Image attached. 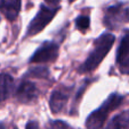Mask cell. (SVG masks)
I'll list each match as a JSON object with an SVG mask.
<instances>
[{
    "label": "cell",
    "instance_id": "6da1fadb",
    "mask_svg": "<svg viewBox=\"0 0 129 129\" xmlns=\"http://www.w3.org/2000/svg\"><path fill=\"white\" fill-rule=\"evenodd\" d=\"M114 43V35L110 33H104L98 38L94 42V48L89 53L88 58L86 59L83 66L80 67V73H91L94 69L99 67V64L102 62L109 51L111 50L112 45Z\"/></svg>",
    "mask_w": 129,
    "mask_h": 129
},
{
    "label": "cell",
    "instance_id": "7a4b0ae2",
    "mask_svg": "<svg viewBox=\"0 0 129 129\" xmlns=\"http://www.w3.org/2000/svg\"><path fill=\"white\" fill-rule=\"evenodd\" d=\"M123 98L118 94H112L105 100V102L101 105L99 109L92 112L86 120V128L87 129H101L104 125L105 120L110 112L119 107L122 103Z\"/></svg>",
    "mask_w": 129,
    "mask_h": 129
},
{
    "label": "cell",
    "instance_id": "3957f363",
    "mask_svg": "<svg viewBox=\"0 0 129 129\" xmlns=\"http://www.w3.org/2000/svg\"><path fill=\"white\" fill-rule=\"evenodd\" d=\"M129 22V8L123 4H117L105 10L103 23L110 29H117Z\"/></svg>",
    "mask_w": 129,
    "mask_h": 129
},
{
    "label": "cell",
    "instance_id": "277c9868",
    "mask_svg": "<svg viewBox=\"0 0 129 129\" xmlns=\"http://www.w3.org/2000/svg\"><path fill=\"white\" fill-rule=\"evenodd\" d=\"M58 10H59L58 6L48 7V6H44V5H41L40 10L38 11L35 17L32 19L31 24L28 25L26 36L36 35V34H39L41 31H43V29L45 28V26L54 18V16L57 15Z\"/></svg>",
    "mask_w": 129,
    "mask_h": 129
},
{
    "label": "cell",
    "instance_id": "5b68a950",
    "mask_svg": "<svg viewBox=\"0 0 129 129\" xmlns=\"http://www.w3.org/2000/svg\"><path fill=\"white\" fill-rule=\"evenodd\" d=\"M59 47L54 42H44L29 59L31 63H47L53 62L58 58Z\"/></svg>",
    "mask_w": 129,
    "mask_h": 129
},
{
    "label": "cell",
    "instance_id": "8992f818",
    "mask_svg": "<svg viewBox=\"0 0 129 129\" xmlns=\"http://www.w3.org/2000/svg\"><path fill=\"white\" fill-rule=\"evenodd\" d=\"M117 63L121 73L129 74V31H126L117 51Z\"/></svg>",
    "mask_w": 129,
    "mask_h": 129
},
{
    "label": "cell",
    "instance_id": "52a82bcc",
    "mask_svg": "<svg viewBox=\"0 0 129 129\" xmlns=\"http://www.w3.org/2000/svg\"><path fill=\"white\" fill-rule=\"evenodd\" d=\"M70 91H71V87L61 86L59 88H57L51 94V98H50V109H51L52 113L57 114L62 111L64 105L67 104L69 95H70Z\"/></svg>",
    "mask_w": 129,
    "mask_h": 129
},
{
    "label": "cell",
    "instance_id": "ba28073f",
    "mask_svg": "<svg viewBox=\"0 0 129 129\" xmlns=\"http://www.w3.org/2000/svg\"><path fill=\"white\" fill-rule=\"evenodd\" d=\"M16 98L18 99L19 102L28 103L32 101L36 100L38 98V89L33 82L29 80H23L17 87L16 91Z\"/></svg>",
    "mask_w": 129,
    "mask_h": 129
},
{
    "label": "cell",
    "instance_id": "9c48e42d",
    "mask_svg": "<svg viewBox=\"0 0 129 129\" xmlns=\"http://www.w3.org/2000/svg\"><path fill=\"white\" fill-rule=\"evenodd\" d=\"M22 7V0H0V11L9 20H14L18 16Z\"/></svg>",
    "mask_w": 129,
    "mask_h": 129
},
{
    "label": "cell",
    "instance_id": "30bf717a",
    "mask_svg": "<svg viewBox=\"0 0 129 129\" xmlns=\"http://www.w3.org/2000/svg\"><path fill=\"white\" fill-rule=\"evenodd\" d=\"M14 89V78L9 74H0V101H5L11 95Z\"/></svg>",
    "mask_w": 129,
    "mask_h": 129
},
{
    "label": "cell",
    "instance_id": "8fae6325",
    "mask_svg": "<svg viewBox=\"0 0 129 129\" xmlns=\"http://www.w3.org/2000/svg\"><path fill=\"white\" fill-rule=\"evenodd\" d=\"M105 129H129V110L114 117Z\"/></svg>",
    "mask_w": 129,
    "mask_h": 129
},
{
    "label": "cell",
    "instance_id": "7c38bea8",
    "mask_svg": "<svg viewBox=\"0 0 129 129\" xmlns=\"http://www.w3.org/2000/svg\"><path fill=\"white\" fill-rule=\"evenodd\" d=\"M75 23H76V27H77V28L79 29L80 32L85 33V32L88 29L91 20H89V17H88V16L82 15V16H78V17L76 18V22H75Z\"/></svg>",
    "mask_w": 129,
    "mask_h": 129
},
{
    "label": "cell",
    "instance_id": "4fadbf2b",
    "mask_svg": "<svg viewBox=\"0 0 129 129\" xmlns=\"http://www.w3.org/2000/svg\"><path fill=\"white\" fill-rule=\"evenodd\" d=\"M27 76L31 77H36V78H47L49 76V70L44 67H36L34 69H31L27 74Z\"/></svg>",
    "mask_w": 129,
    "mask_h": 129
},
{
    "label": "cell",
    "instance_id": "5bb4252c",
    "mask_svg": "<svg viewBox=\"0 0 129 129\" xmlns=\"http://www.w3.org/2000/svg\"><path fill=\"white\" fill-rule=\"evenodd\" d=\"M51 129H70V127L62 121H54L51 123Z\"/></svg>",
    "mask_w": 129,
    "mask_h": 129
},
{
    "label": "cell",
    "instance_id": "9a60e30c",
    "mask_svg": "<svg viewBox=\"0 0 129 129\" xmlns=\"http://www.w3.org/2000/svg\"><path fill=\"white\" fill-rule=\"evenodd\" d=\"M25 129H39V123L36 121H29V122H27Z\"/></svg>",
    "mask_w": 129,
    "mask_h": 129
},
{
    "label": "cell",
    "instance_id": "2e32d148",
    "mask_svg": "<svg viewBox=\"0 0 129 129\" xmlns=\"http://www.w3.org/2000/svg\"><path fill=\"white\" fill-rule=\"evenodd\" d=\"M45 1H48L49 4H58L60 0H45Z\"/></svg>",
    "mask_w": 129,
    "mask_h": 129
},
{
    "label": "cell",
    "instance_id": "e0dca14e",
    "mask_svg": "<svg viewBox=\"0 0 129 129\" xmlns=\"http://www.w3.org/2000/svg\"><path fill=\"white\" fill-rule=\"evenodd\" d=\"M0 129H5V127H4V125H2V123H0Z\"/></svg>",
    "mask_w": 129,
    "mask_h": 129
},
{
    "label": "cell",
    "instance_id": "ac0fdd59",
    "mask_svg": "<svg viewBox=\"0 0 129 129\" xmlns=\"http://www.w3.org/2000/svg\"><path fill=\"white\" fill-rule=\"evenodd\" d=\"M68 1H69V4H71V2H74L75 0H68Z\"/></svg>",
    "mask_w": 129,
    "mask_h": 129
},
{
    "label": "cell",
    "instance_id": "d6986e66",
    "mask_svg": "<svg viewBox=\"0 0 129 129\" xmlns=\"http://www.w3.org/2000/svg\"><path fill=\"white\" fill-rule=\"evenodd\" d=\"M14 129H17V128H14Z\"/></svg>",
    "mask_w": 129,
    "mask_h": 129
}]
</instances>
